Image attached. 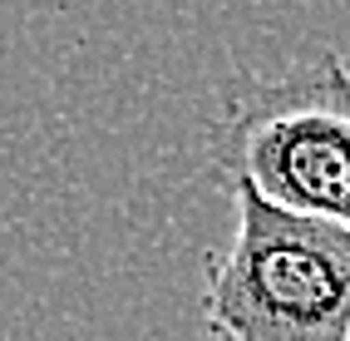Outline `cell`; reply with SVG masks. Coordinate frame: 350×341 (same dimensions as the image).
I'll use <instances>...</instances> for the list:
<instances>
[{
	"label": "cell",
	"instance_id": "cell-1",
	"mask_svg": "<svg viewBox=\"0 0 350 341\" xmlns=\"http://www.w3.org/2000/svg\"><path fill=\"white\" fill-rule=\"evenodd\" d=\"M232 238L207 262V341H350V227L227 184Z\"/></svg>",
	"mask_w": 350,
	"mask_h": 341
},
{
	"label": "cell",
	"instance_id": "cell-2",
	"mask_svg": "<svg viewBox=\"0 0 350 341\" xmlns=\"http://www.w3.org/2000/svg\"><path fill=\"white\" fill-rule=\"evenodd\" d=\"M213 173L350 227V60L321 50L232 94L213 129Z\"/></svg>",
	"mask_w": 350,
	"mask_h": 341
}]
</instances>
